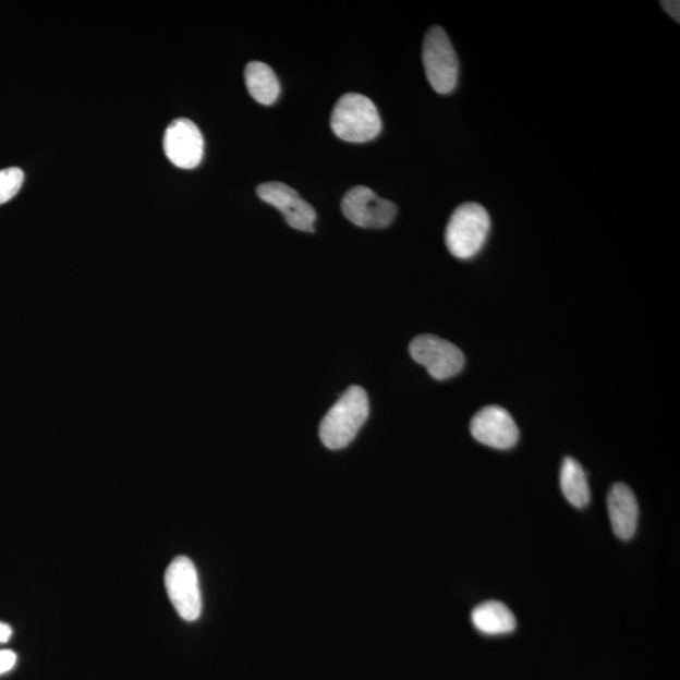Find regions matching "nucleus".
Instances as JSON below:
<instances>
[{
    "instance_id": "39448f33",
    "label": "nucleus",
    "mask_w": 680,
    "mask_h": 680,
    "mask_svg": "<svg viewBox=\"0 0 680 680\" xmlns=\"http://www.w3.org/2000/svg\"><path fill=\"white\" fill-rule=\"evenodd\" d=\"M170 603L185 621H196L202 612L198 573L189 557H177L168 566L165 576Z\"/></svg>"
},
{
    "instance_id": "a211bd4d",
    "label": "nucleus",
    "mask_w": 680,
    "mask_h": 680,
    "mask_svg": "<svg viewBox=\"0 0 680 680\" xmlns=\"http://www.w3.org/2000/svg\"><path fill=\"white\" fill-rule=\"evenodd\" d=\"M12 636V628L4 622H0V644L7 643Z\"/></svg>"
},
{
    "instance_id": "ddd939ff",
    "label": "nucleus",
    "mask_w": 680,
    "mask_h": 680,
    "mask_svg": "<svg viewBox=\"0 0 680 680\" xmlns=\"http://www.w3.org/2000/svg\"><path fill=\"white\" fill-rule=\"evenodd\" d=\"M246 87L257 102L272 105L279 99L280 83L277 74L264 62H250L245 70Z\"/></svg>"
},
{
    "instance_id": "f257e3e1",
    "label": "nucleus",
    "mask_w": 680,
    "mask_h": 680,
    "mask_svg": "<svg viewBox=\"0 0 680 680\" xmlns=\"http://www.w3.org/2000/svg\"><path fill=\"white\" fill-rule=\"evenodd\" d=\"M368 416L367 392L360 386L348 388L321 420L319 437L324 447L330 450L347 448L357 436Z\"/></svg>"
},
{
    "instance_id": "f8f14e48",
    "label": "nucleus",
    "mask_w": 680,
    "mask_h": 680,
    "mask_svg": "<svg viewBox=\"0 0 680 680\" xmlns=\"http://www.w3.org/2000/svg\"><path fill=\"white\" fill-rule=\"evenodd\" d=\"M472 621L485 635L509 634L517 627L514 614L499 602H487L476 606L472 612Z\"/></svg>"
},
{
    "instance_id": "7ed1b4c3",
    "label": "nucleus",
    "mask_w": 680,
    "mask_h": 680,
    "mask_svg": "<svg viewBox=\"0 0 680 680\" xmlns=\"http://www.w3.org/2000/svg\"><path fill=\"white\" fill-rule=\"evenodd\" d=\"M491 227L488 210L469 202L459 206L450 217L445 231V244L452 256L469 260L481 253Z\"/></svg>"
},
{
    "instance_id": "f03ea898",
    "label": "nucleus",
    "mask_w": 680,
    "mask_h": 680,
    "mask_svg": "<svg viewBox=\"0 0 680 680\" xmlns=\"http://www.w3.org/2000/svg\"><path fill=\"white\" fill-rule=\"evenodd\" d=\"M331 131L344 142L366 143L382 131V120L374 101L361 94H345L330 118Z\"/></svg>"
},
{
    "instance_id": "f3484780",
    "label": "nucleus",
    "mask_w": 680,
    "mask_h": 680,
    "mask_svg": "<svg viewBox=\"0 0 680 680\" xmlns=\"http://www.w3.org/2000/svg\"><path fill=\"white\" fill-rule=\"evenodd\" d=\"M661 5L664 8V11H666L671 19L679 22V2H661Z\"/></svg>"
},
{
    "instance_id": "20e7f679",
    "label": "nucleus",
    "mask_w": 680,
    "mask_h": 680,
    "mask_svg": "<svg viewBox=\"0 0 680 680\" xmlns=\"http://www.w3.org/2000/svg\"><path fill=\"white\" fill-rule=\"evenodd\" d=\"M423 62L428 83L437 94L456 90L459 80V60L451 40L441 27L428 29L423 47Z\"/></svg>"
},
{
    "instance_id": "dca6fc26",
    "label": "nucleus",
    "mask_w": 680,
    "mask_h": 680,
    "mask_svg": "<svg viewBox=\"0 0 680 680\" xmlns=\"http://www.w3.org/2000/svg\"><path fill=\"white\" fill-rule=\"evenodd\" d=\"M17 663V654L12 651H0V675L7 673Z\"/></svg>"
},
{
    "instance_id": "1a4fd4ad",
    "label": "nucleus",
    "mask_w": 680,
    "mask_h": 680,
    "mask_svg": "<svg viewBox=\"0 0 680 680\" xmlns=\"http://www.w3.org/2000/svg\"><path fill=\"white\" fill-rule=\"evenodd\" d=\"M257 196L266 204L278 208L286 221L294 230L314 232L317 212L299 193L281 182H269L258 185Z\"/></svg>"
},
{
    "instance_id": "0eeeda50",
    "label": "nucleus",
    "mask_w": 680,
    "mask_h": 680,
    "mask_svg": "<svg viewBox=\"0 0 680 680\" xmlns=\"http://www.w3.org/2000/svg\"><path fill=\"white\" fill-rule=\"evenodd\" d=\"M340 207L347 220L363 229H385L397 216L393 202L380 198L364 185L348 191Z\"/></svg>"
},
{
    "instance_id": "423d86ee",
    "label": "nucleus",
    "mask_w": 680,
    "mask_h": 680,
    "mask_svg": "<svg viewBox=\"0 0 680 680\" xmlns=\"http://www.w3.org/2000/svg\"><path fill=\"white\" fill-rule=\"evenodd\" d=\"M410 354L435 379H448L460 374L465 355L456 344L432 335L418 336L410 344Z\"/></svg>"
},
{
    "instance_id": "4468645a",
    "label": "nucleus",
    "mask_w": 680,
    "mask_h": 680,
    "mask_svg": "<svg viewBox=\"0 0 680 680\" xmlns=\"http://www.w3.org/2000/svg\"><path fill=\"white\" fill-rule=\"evenodd\" d=\"M560 483L563 496L573 507L585 508L591 491L584 467L573 458H566L561 467Z\"/></svg>"
},
{
    "instance_id": "6e6552de",
    "label": "nucleus",
    "mask_w": 680,
    "mask_h": 680,
    "mask_svg": "<svg viewBox=\"0 0 680 680\" xmlns=\"http://www.w3.org/2000/svg\"><path fill=\"white\" fill-rule=\"evenodd\" d=\"M163 147L170 163L181 169L197 168L204 159V135L189 119H177L169 124Z\"/></svg>"
},
{
    "instance_id": "9b49d317",
    "label": "nucleus",
    "mask_w": 680,
    "mask_h": 680,
    "mask_svg": "<svg viewBox=\"0 0 680 680\" xmlns=\"http://www.w3.org/2000/svg\"><path fill=\"white\" fill-rule=\"evenodd\" d=\"M611 527L620 539H630L638 529L639 506L627 484L617 483L607 496Z\"/></svg>"
},
{
    "instance_id": "2eb2a0df",
    "label": "nucleus",
    "mask_w": 680,
    "mask_h": 680,
    "mask_svg": "<svg viewBox=\"0 0 680 680\" xmlns=\"http://www.w3.org/2000/svg\"><path fill=\"white\" fill-rule=\"evenodd\" d=\"M23 182L22 169L13 167L0 170V205H4L17 196Z\"/></svg>"
},
{
    "instance_id": "9d476101",
    "label": "nucleus",
    "mask_w": 680,
    "mask_h": 680,
    "mask_svg": "<svg viewBox=\"0 0 680 680\" xmlns=\"http://www.w3.org/2000/svg\"><path fill=\"white\" fill-rule=\"evenodd\" d=\"M471 432L476 441L487 447L508 450L520 440V428L509 412L499 406L482 409L473 417Z\"/></svg>"
}]
</instances>
